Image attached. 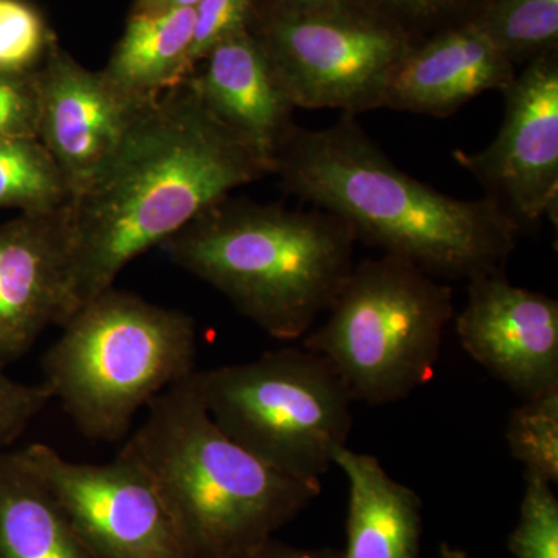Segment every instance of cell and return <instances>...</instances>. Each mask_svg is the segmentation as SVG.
Instances as JSON below:
<instances>
[{"label": "cell", "mask_w": 558, "mask_h": 558, "mask_svg": "<svg viewBox=\"0 0 558 558\" xmlns=\"http://www.w3.org/2000/svg\"><path fill=\"white\" fill-rule=\"evenodd\" d=\"M193 73L146 106L112 159L69 202L75 312L204 209L274 174L270 160L207 108Z\"/></svg>", "instance_id": "cell-1"}, {"label": "cell", "mask_w": 558, "mask_h": 558, "mask_svg": "<svg viewBox=\"0 0 558 558\" xmlns=\"http://www.w3.org/2000/svg\"><path fill=\"white\" fill-rule=\"evenodd\" d=\"M274 174L288 193L343 219L357 241L439 279L505 269L521 234L490 197L457 199L411 178L348 113L325 130L295 124Z\"/></svg>", "instance_id": "cell-2"}, {"label": "cell", "mask_w": 558, "mask_h": 558, "mask_svg": "<svg viewBox=\"0 0 558 558\" xmlns=\"http://www.w3.org/2000/svg\"><path fill=\"white\" fill-rule=\"evenodd\" d=\"M354 231L325 209L227 196L160 245L267 336L299 340L354 269Z\"/></svg>", "instance_id": "cell-3"}, {"label": "cell", "mask_w": 558, "mask_h": 558, "mask_svg": "<svg viewBox=\"0 0 558 558\" xmlns=\"http://www.w3.org/2000/svg\"><path fill=\"white\" fill-rule=\"evenodd\" d=\"M124 444L178 524L194 558H231L274 537L319 488L264 464L209 416L197 371L146 407Z\"/></svg>", "instance_id": "cell-4"}, {"label": "cell", "mask_w": 558, "mask_h": 558, "mask_svg": "<svg viewBox=\"0 0 558 558\" xmlns=\"http://www.w3.org/2000/svg\"><path fill=\"white\" fill-rule=\"evenodd\" d=\"M196 323L109 288L62 325L44 357L51 398L87 438L119 440L161 392L194 373Z\"/></svg>", "instance_id": "cell-5"}, {"label": "cell", "mask_w": 558, "mask_h": 558, "mask_svg": "<svg viewBox=\"0 0 558 558\" xmlns=\"http://www.w3.org/2000/svg\"><path fill=\"white\" fill-rule=\"evenodd\" d=\"M328 312L304 348L336 369L354 402L385 405L432 379L454 315L453 289L384 253L355 264Z\"/></svg>", "instance_id": "cell-6"}, {"label": "cell", "mask_w": 558, "mask_h": 558, "mask_svg": "<svg viewBox=\"0 0 558 558\" xmlns=\"http://www.w3.org/2000/svg\"><path fill=\"white\" fill-rule=\"evenodd\" d=\"M209 416L234 442L282 475L322 488L352 428L351 392L307 348L197 371Z\"/></svg>", "instance_id": "cell-7"}, {"label": "cell", "mask_w": 558, "mask_h": 558, "mask_svg": "<svg viewBox=\"0 0 558 558\" xmlns=\"http://www.w3.org/2000/svg\"><path fill=\"white\" fill-rule=\"evenodd\" d=\"M248 31L293 108L354 117L385 109L392 73L416 44L363 7L284 13L255 5Z\"/></svg>", "instance_id": "cell-8"}, {"label": "cell", "mask_w": 558, "mask_h": 558, "mask_svg": "<svg viewBox=\"0 0 558 558\" xmlns=\"http://www.w3.org/2000/svg\"><path fill=\"white\" fill-rule=\"evenodd\" d=\"M21 450L95 558H194L148 473L123 451L80 464L46 444Z\"/></svg>", "instance_id": "cell-9"}, {"label": "cell", "mask_w": 558, "mask_h": 558, "mask_svg": "<svg viewBox=\"0 0 558 558\" xmlns=\"http://www.w3.org/2000/svg\"><path fill=\"white\" fill-rule=\"evenodd\" d=\"M501 94L505 117L494 142L453 157L523 231L557 219L558 51L529 61Z\"/></svg>", "instance_id": "cell-10"}, {"label": "cell", "mask_w": 558, "mask_h": 558, "mask_svg": "<svg viewBox=\"0 0 558 558\" xmlns=\"http://www.w3.org/2000/svg\"><path fill=\"white\" fill-rule=\"evenodd\" d=\"M457 333L470 357L524 399L558 388V301L505 269L469 279Z\"/></svg>", "instance_id": "cell-11"}, {"label": "cell", "mask_w": 558, "mask_h": 558, "mask_svg": "<svg viewBox=\"0 0 558 558\" xmlns=\"http://www.w3.org/2000/svg\"><path fill=\"white\" fill-rule=\"evenodd\" d=\"M38 72V138L60 165L73 197L112 159L153 101L128 97L102 70L84 68L58 40Z\"/></svg>", "instance_id": "cell-12"}, {"label": "cell", "mask_w": 558, "mask_h": 558, "mask_svg": "<svg viewBox=\"0 0 558 558\" xmlns=\"http://www.w3.org/2000/svg\"><path fill=\"white\" fill-rule=\"evenodd\" d=\"M75 314L69 204L0 226V368L31 351L49 326Z\"/></svg>", "instance_id": "cell-13"}, {"label": "cell", "mask_w": 558, "mask_h": 558, "mask_svg": "<svg viewBox=\"0 0 558 558\" xmlns=\"http://www.w3.org/2000/svg\"><path fill=\"white\" fill-rule=\"evenodd\" d=\"M517 70L475 21L417 40L388 84L385 109L449 117L486 92H502Z\"/></svg>", "instance_id": "cell-14"}, {"label": "cell", "mask_w": 558, "mask_h": 558, "mask_svg": "<svg viewBox=\"0 0 558 558\" xmlns=\"http://www.w3.org/2000/svg\"><path fill=\"white\" fill-rule=\"evenodd\" d=\"M194 70L202 100L230 130L247 140L274 167V157L295 126L286 97L258 38L245 31L218 44ZM199 64V65H201Z\"/></svg>", "instance_id": "cell-15"}, {"label": "cell", "mask_w": 558, "mask_h": 558, "mask_svg": "<svg viewBox=\"0 0 558 558\" xmlns=\"http://www.w3.org/2000/svg\"><path fill=\"white\" fill-rule=\"evenodd\" d=\"M333 465L349 483L348 542L340 558H418L422 505L379 459L341 449Z\"/></svg>", "instance_id": "cell-16"}, {"label": "cell", "mask_w": 558, "mask_h": 558, "mask_svg": "<svg viewBox=\"0 0 558 558\" xmlns=\"http://www.w3.org/2000/svg\"><path fill=\"white\" fill-rule=\"evenodd\" d=\"M0 558H95L24 451H0Z\"/></svg>", "instance_id": "cell-17"}, {"label": "cell", "mask_w": 558, "mask_h": 558, "mask_svg": "<svg viewBox=\"0 0 558 558\" xmlns=\"http://www.w3.org/2000/svg\"><path fill=\"white\" fill-rule=\"evenodd\" d=\"M194 9L131 13L105 75L128 97L157 100L194 72L190 62Z\"/></svg>", "instance_id": "cell-18"}, {"label": "cell", "mask_w": 558, "mask_h": 558, "mask_svg": "<svg viewBox=\"0 0 558 558\" xmlns=\"http://www.w3.org/2000/svg\"><path fill=\"white\" fill-rule=\"evenodd\" d=\"M70 199L68 180L39 138L0 140V208L49 213Z\"/></svg>", "instance_id": "cell-19"}, {"label": "cell", "mask_w": 558, "mask_h": 558, "mask_svg": "<svg viewBox=\"0 0 558 558\" xmlns=\"http://www.w3.org/2000/svg\"><path fill=\"white\" fill-rule=\"evenodd\" d=\"M473 21L517 69L558 51V0H486Z\"/></svg>", "instance_id": "cell-20"}, {"label": "cell", "mask_w": 558, "mask_h": 558, "mask_svg": "<svg viewBox=\"0 0 558 558\" xmlns=\"http://www.w3.org/2000/svg\"><path fill=\"white\" fill-rule=\"evenodd\" d=\"M512 457L526 472L558 483V388L524 399L506 429Z\"/></svg>", "instance_id": "cell-21"}, {"label": "cell", "mask_w": 558, "mask_h": 558, "mask_svg": "<svg viewBox=\"0 0 558 558\" xmlns=\"http://www.w3.org/2000/svg\"><path fill=\"white\" fill-rule=\"evenodd\" d=\"M57 36L28 0H0V70H38Z\"/></svg>", "instance_id": "cell-22"}, {"label": "cell", "mask_w": 558, "mask_h": 558, "mask_svg": "<svg viewBox=\"0 0 558 558\" xmlns=\"http://www.w3.org/2000/svg\"><path fill=\"white\" fill-rule=\"evenodd\" d=\"M554 484L524 472L520 520L509 538L517 558H558V499Z\"/></svg>", "instance_id": "cell-23"}, {"label": "cell", "mask_w": 558, "mask_h": 558, "mask_svg": "<svg viewBox=\"0 0 558 558\" xmlns=\"http://www.w3.org/2000/svg\"><path fill=\"white\" fill-rule=\"evenodd\" d=\"M486 0H363V7L422 40L444 28L473 21Z\"/></svg>", "instance_id": "cell-24"}, {"label": "cell", "mask_w": 558, "mask_h": 558, "mask_svg": "<svg viewBox=\"0 0 558 558\" xmlns=\"http://www.w3.org/2000/svg\"><path fill=\"white\" fill-rule=\"evenodd\" d=\"M39 117L38 70H0V140L38 138Z\"/></svg>", "instance_id": "cell-25"}, {"label": "cell", "mask_w": 558, "mask_h": 558, "mask_svg": "<svg viewBox=\"0 0 558 558\" xmlns=\"http://www.w3.org/2000/svg\"><path fill=\"white\" fill-rule=\"evenodd\" d=\"M256 0H201L194 7L190 62L199 68L209 51L222 40L248 31Z\"/></svg>", "instance_id": "cell-26"}, {"label": "cell", "mask_w": 558, "mask_h": 558, "mask_svg": "<svg viewBox=\"0 0 558 558\" xmlns=\"http://www.w3.org/2000/svg\"><path fill=\"white\" fill-rule=\"evenodd\" d=\"M3 371L0 368V451L9 450L33 418L53 399L44 381L21 384L10 379Z\"/></svg>", "instance_id": "cell-27"}, {"label": "cell", "mask_w": 558, "mask_h": 558, "mask_svg": "<svg viewBox=\"0 0 558 558\" xmlns=\"http://www.w3.org/2000/svg\"><path fill=\"white\" fill-rule=\"evenodd\" d=\"M256 7L284 13H322L363 7V0H256Z\"/></svg>", "instance_id": "cell-28"}, {"label": "cell", "mask_w": 558, "mask_h": 558, "mask_svg": "<svg viewBox=\"0 0 558 558\" xmlns=\"http://www.w3.org/2000/svg\"><path fill=\"white\" fill-rule=\"evenodd\" d=\"M231 558H340V554L332 549L295 548L271 537L255 548Z\"/></svg>", "instance_id": "cell-29"}, {"label": "cell", "mask_w": 558, "mask_h": 558, "mask_svg": "<svg viewBox=\"0 0 558 558\" xmlns=\"http://www.w3.org/2000/svg\"><path fill=\"white\" fill-rule=\"evenodd\" d=\"M201 0H134L131 13H159L180 9H194Z\"/></svg>", "instance_id": "cell-30"}]
</instances>
